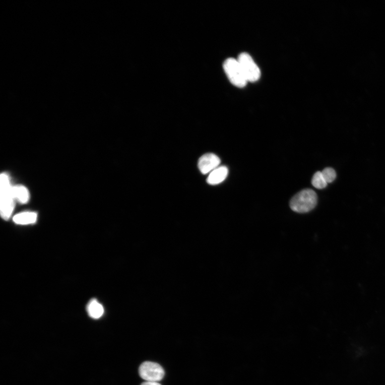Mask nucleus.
I'll return each instance as SVG.
<instances>
[{"mask_svg": "<svg viewBox=\"0 0 385 385\" xmlns=\"http://www.w3.org/2000/svg\"><path fill=\"white\" fill-rule=\"evenodd\" d=\"M1 215L5 220L11 217L14 209L15 197L13 186H12L8 175L4 173L1 174Z\"/></svg>", "mask_w": 385, "mask_h": 385, "instance_id": "obj_1", "label": "nucleus"}, {"mask_svg": "<svg viewBox=\"0 0 385 385\" xmlns=\"http://www.w3.org/2000/svg\"><path fill=\"white\" fill-rule=\"evenodd\" d=\"M317 202L316 192L311 189H305L293 197L290 205L293 211L298 213H306L316 207Z\"/></svg>", "mask_w": 385, "mask_h": 385, "instance_id": "obj_2", "label": "nucleus"}, {"mask_svg": "<svg viewBox=\"0 0 385 385\" xmlns=\"http://www.w3.org/2000/svg\"><path fill=\"white\" fill-rule=\"evenodd\" d=\"M223 67L227 77L233 85L239 88H242L246 85L248 82L238 59H227L224 63Z\"/></svg>", "mask_w": 385, "mask_h": 385, "instance_id": "obj_3", "label": "nucleus"}, {"mask_svg": "<svg viewBox=\"0 0 385 385\" xmlns=\"http://www.w3.org/2000/svg\"><path fill=\"white\" fill-rule=\"evenodd\" d=\"M238 60L247 82H257L260 78L261 72L251 57L246 52H242Z\"/></svg>", "mask_w": 385, "mask_h": 385, "instance_id": "obj_4", "label": "nucleus"}, {"mask_svg": "<svg viewBox=\"0 0 385 385\" xmlns=\"http://www.w3.org/2000/svg\"><path fill=\"white\" fill-rule=\"evenodd\" d=\"M139 373L141 377L146 381L158 382L163 379L165 372L159 364L145 362L139 367Z\"/></svg>", "mask_w": 385, "mask_h": 385, "instance_id": "obj_5", "label": "nucleus"}, {"mask_svg": "<svg viewBox=\"0 0 385 385\" xmlns=\"http://www.w3.org/2000/svg\"><path fill=\"white\" fill-rule=\"evenodd\" d=\"M220 163L221 160L216 155L208 153L200 157L198 167L201 172L206 174L218 168Z\"/></svg>", "mask_w": 385, "mask_h": 385, "instance_id": "obj_6", "label": "nucleus"}, {"mask_svg": "<svg viewBox=\"0 0 385 385\" xmlns=\"http://www.w3.org/2000/svg\"><path fill=\"white\" fill-rule=\"evenodd\" d=\"M229 170L227 167H218L210 173L207 181L210 185H215L219 184L225 180L228 175Z\"/></svg>", "mask_w": 385, "mask_h": 385, "instance_id": "obj_7", "label": "nucleus"}, {"mask_svg": "<svg viewBox=\"0 0 385 385\" xmlns=\"http://www.w3.org/2000/svg\"><path fill=\"white\" fill-rule=\"evenodd\" d=\"M37 214L34 212H24L15 215L14 222L17 224L28 225L36 222Z\"/></svg>", "mask_w": 385, "mask_h": 385, "instance_id": "obj_8", "label": "nucleus"}, {"mask_svg": "<svg viewBox=\"0 0 385 385\" xmlns=\"http://www.w3.org/2000/svg\"><path fill=\"white\" fill-rule=\"evenodd\" d=\"M87 312L90 316L94 319H99L104 313L103 306L96 300H91L87 305Z\"/></svg>", "mask_w": 385, "mask_h": 385, "instance_id": "obj_9", "label": "nucleus"}, {"mask_svg": "<svg viewBox=\"0 0 385 385\" xmlns=\"http://www.w3.org/2000/svg\"><path fill=\"white\" fill-rule=\"evenodd\" d=\"M15 199L22 204L27 203L30 199L29 191L27 188L22 185L13 187Z\"/></svg>", "mask_w": 385, "mask_h": 385, "instance_id": "obj_10", "label": "nucleus"}, {"mask_svg": "<svg viewBox=\"0 0 385 385\" xmlns=\"http://www.w3.org/2000/svg\"><path fill=\"white\" fill-rule=\"evenodd\" d=\"M312 184L316 188L323 189L327 187L328 182L324 178L322 172L315 173L312 179Z\"/></svg>", "mask_w": 385, "mask_h": 385, "instance_id": "obj_11", "label": "nucleus"}, {"mask_svg": "<svg viewBox=\"0 0 385 385\" xmlns=\"http://www.w3.org/2000/svg\"><path fill=\"white\" fill-rule=\"evenodd\" d=\"M322 173L324 178H325L328 183L334 181L336 178V173L332 168H326L323 170Z\"/></svg>", "mask_w": 385, "mask_h": 385, "instance_id": "obj_12", "label": "nucleus"}, {"mask_svg": "<svg viewBox=\"0 0 385 385\" xmlns=\"http://www.w3.org/2000/svg\"><path fill=\"white\" fill-rule=\"evenodd\" d=\"M141 385H161L158 382L146 381Z\"/></svg>", "mask_w": 385, "mask_h": 385, "instance_id": "obj_13", "label": "nucleus"}]
</instances>
